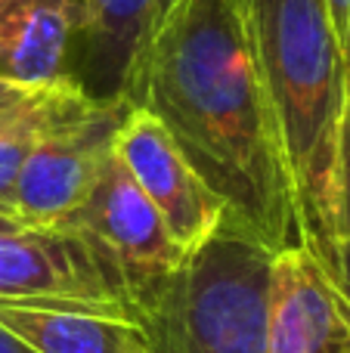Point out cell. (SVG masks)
I'll use <instances>...</instances> for the list:
<instances>
[{
  "label": "cell",
  "mask_w": 350,
  "mask_h": 353,
  "mask_svg": "<svg viewBox=\"0 0 350 353\" xmlns=\"http://www.w3.org/2000/svg\"><path fill=\"white\" fill-rule=\"evenodd\" d=\"M124 97L158 118L229 220L270 251L301 245L242 0H167Z\"/></svg>",
  "instance_id": "1"
},
{
  "label": "cell",
  "mask_w": 350,
  "mask_h": 353,
  "mask_svg": "<svg viewBox=\"0 0 350 353\" xmlns=\"http://www.w3.org/2000/svg\"><path fill=\"white\" fill-rule=\"evenodd\" d=\"M242 12L295 189L298 236L329 273L338 251L332 236V165L347 56L326 0H242Z\"/></svg>",
  "instance_id": "2"
},
{
  "label": "cell",
  "mask_w": 350,
  "mask_h": 353,
  "mask_svg": "<svg viewBox=\"0 0 350 353\" xmlns=\"http://www.w3.org/2000/svg\"><path fill=\"white\" fill-rule=\"evenodd\" d=\"M273 254L227 217L174 273L134 298L146 353H267Z\"/></svg>",
  "instance_id": "3"
},
{
  "label": "cell",
  "mask_w": 350,
  "mask_h": 353,
  "mask_svg": "<svg viewBox=\"0 0 350 353\" xmlns=\"http://www.w3.org/2000/svg\"><path fill=\"white\" fill-rule=\"evenodd\" d=\"M0 301L37 310H72L134 325L136 310L118 267L84 236L22 226L0 232Z\"/></svg>",
  "instance_id": "4"
},
{
  "label": "cell",
  "mask_w": 350,
  "mask_h": 353,
  "mask_svg": "<svg viewBox=\"0 0 350 353\" xmlns=\"http://www.w3.org/2000/svg\"><path fill=\"white\" fill-rule=\"evenodd\" d=\"M127 109V99H90L56 121L16 176L10 195L12 217L41 230H53L72 217L96 186Z\"/></svg>",
  "instance_id": "5"
},
{
  "label": "cell",
  "mask_w": 350,
  "mask_h": 353,
  "mask_svg": "<svg viewBox=\"0 0 350 353\" xmlns=\"http://www.w3.org/2000/svg\"><path fill=\"white\" fill-rule=\"evenodd\" d=\"M53 230L78 232L93 248L103 251L124 276L134 298L155 279L174 273L186 257L171 239L152 201L143 195L130 171L121 165L115 149L87 201Z\"/></svg>",
  "instance_id": "6"
},
{
  "label": "cell",
  "mask_w": 350,
  "mask_h": 353,
  "mask_svg": "<svg viewBox=\"0 0 350 353\" xmlns=\"http://www.w3.org/2000/svg\"><path fill=\"white\" fill-rule=\"evenodd\" d=\"M115 155L143 189V195L152 201L183 254L202 248L227 220L223 201L186 161L158 118H152L146 109H127L115 134Z\"/></svg>",
  "instance_id": "7"
},
{
  "label": "cell",
  "mask_w": 350,
  "mask_h": 353,
  "mask_svg": "<svg viewBox=\"0 0 350 353\" xmlns=\"http://www.w3.org/2000/svg\"><path fill=\"white\" fill-rule=\"evenodd\" d=\"M267 353H350V301L304 245L273 254Z\"/></svg>",
  "instance_id": "8"
},
{
  "label": "cell",
  "mask_w": 350,
  "mask_h": 353,
  "mask_svg": "<svg viewBox=\"0 0 350 353\" xmlns=\"http://www.w3.org/2000/svg\"><path fill=\"white\" fill-rule=\"evenodd\" d=\"M167 0H74L65 78L93 99H127V84Z\"/></svg>",
  "instance_id": "9"
},
{
  "label": "cell",
  "mask_w": 350,
  "mask_h": 353,
  "mask_svg": "<svg viewBox=\"0 0 350 353\" xmlns=\"http://www.w3.org/2000/svg\"><path fill=\"white\" fill-rule=\"evenodd\" d=\"M74 0H0V74L22 84L65 78Z\"/></svg>",
  "instance_id": "10"
},
{
  "label": "cell",
  "mask_w": 350,
  "mask_h": 353,
  "mask_svg": "<svg viewBox=\"0 0 350 353\" xmlns=\"http://www.w3.org/2000/svg\"><path fill=\"white\" fill-rule=\"evenodd\" d=\"M0 325L34 353H134L140 335L134 325L72 310H37L0 301Z\"/></svg>",
  "instance_id": "11"
},
{
  "label": "cell",
  "mask_w": 350,
  "mask_h": 353,
  "mask_svg": "<svg viewBox=\"0 0 350 353\" xmlns=\"http://www.w3.org/2000/svg\"><path fill=\"white\" fill-rule=\"evenodd\" d=\"M90 99L93 97H87L72 78H56L28 105H22L16 115L0 121V211H10V195L12 186H16V176L22 171L25 159L31 155V149L37 146V140L56 121L68 118Z\"/></svg>",
  "instance_id": "12"
},
{
  "label": "cell",
  "mask_w": 350,
  "mask_h": 353,
  "mask_svg": "<svg viewBox=\"0 0 350 353\" xmlns=\"http://www.w3.org/2000/svg\"><path fill=\"white\" fill-rule=\"evenodd\" d=\"M332 236L335 245L350 248V62H347V90L344 112H341L338 146L332 165Z\"/></svg>",
  "instance_id": "13"
},
{
  "label": "cell",
  "mask_w": 350,
  "mask_h": 353,
  "mask_svg": "<svg viewBox=\"0 0 350 353\" xmlns=\"http://www.w3.org/2000/svg\"><path fill=\"white\" fill-rule=\"evenodd\" d=\"M43 87L47 84H22V81H12V78L0 74V121L16 115L22 105H28Z\"/></svg>",
  "instance_id": "14"
},
{
  "label": "cell",
  "mask_w": 350,
  "mask_h": 353,
  "mask_svg": "<svg viewBox=\"0 0 350 353\" xmlns=\"http://www.w3.org/2000/svg\"><path fill=\"white\" fill-rule=\"evenodd\" d=\"M326 6L332 12V25L341 41V50H344V56L350 62V0H326Z\"/></svg>",
  "instance_id": "15"
},
{
  "label": "cell",
  "mask_w": 350,
  "mask_h": 353,
  "mask_svg": "<svg viewBox=\"0 0 350 353\" xmlns=\"http://www.w3.org/2000/svg\"><path fill=\"white\" fill-rule=\"evenodd\" d=\"M329 276L335 279V285L344 292V298L350 301V248L347 245H338V251H335V261L332 267H329Z\"/></svg>",
  "instance_id": "16"
},
{
  "label": "cell",
  "mask_w": 350,
  "mask_h": 353,
  "mask_svg": "<svg viewBox=\"0 0 350 353\" xmlns=\"http://www.w3.org/2000/svg\"><path fill=\"white\" fill-rule=\"evenodd\" d=\"M0 353H34L25 341H19L12 332H6L3 325H0Z\"/></svg>",
  "instance_id": "17"
},
{
  "label": "cell",
  "mask_w": 350,
  "mask_h": 353,
  "mask_svg": "<svg viewBox=\"0 0 350 353\" xmlns=\"http://www.w3.org/2000/svg\"><path fill=\"white\" fill-rule=\"evenodd\" d=\"M12 230H22V223L10 211H0V232H12Z\"/></svg>",
  "instance_id": "18"
},
{
  "label": "cell",
  "mask_w": 350,
  "mask_h": 353,
  "mask_svg": "<svg viewBox=\"0 0 350 353\" xmlns=\"http://www.w3.org/2000/svg\"><path fill=\"white\" fill-rule=\"evenodd\" d=\"M134 353H146V347H143V344H140V350H134Z\"/></svg>",
  "instance_id": "19"
}]
</instances>
